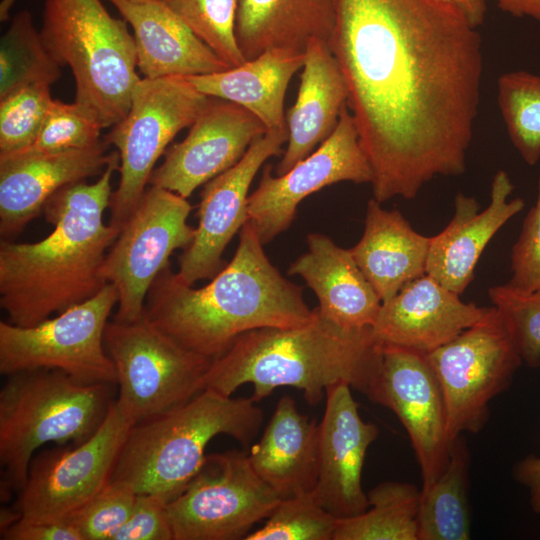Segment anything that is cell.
<instances>
[{"mask_svg": "<svg viewBox=\"0 0 540 540\" xmlns=\"http://www.w3.org/2000/svg\"><path fill=\"white\" fill-rule=\"evenodd\" d=\"M477 28L442 0H337L328 45L378 202L466 171L483 77Z\"/></svg>", "mask_w": 540, "mask_h": 540, "instance_id": "cell-1", "label": "cell"}, {"mask_svg": "<svg viewBox=\"0 0 540 540\" xmlns=\"http://www.w3.org/2000/svg\"><path fill=\"white\" fill-rule=\"evenodd\" d=\"M117 151V150H116ZM118 152L99 179L68 185L43 211L54 230L34 243L0 241V306L9 323L30 327L96 295L103 264L120 228L104 222Z\"/></svg>", "mask_w": 540, "mask_h": 540, "instance_id": "cell-2", "label": "cell"}, {"mask_svg": "<svg viewBox=\"0 0 540 540\" xmlns=\"http://www.w3.org/2000/svg\"><path fill=\"white\" fill-rule=\"evenodd\" d=\"M315 313L302 288L270 262L248 220L233 258L210 283L193 288L168 266L148 291L144 315L185 349L215 360L245 332L302 326Z\"/></svg>", "mask_w": 540, "mask_h": 540, "instance_id": "cell-3", "label": "cell"}, {"mask_svg": "<svg viewBox=\"0 0 540 540\" xmlns=\"http://www.w3.org/2000/svg\"><path fill=\"white\" fill-rule=\"evenodd\" d=\"M291 328L266 327L240 335L212 361L204 389L231 396L244 384L260 402L282 386L303 392L310 405L320 403L326 389L346 383L370 395L380 372L383 346L373 328L345 329L322 317Z\"/></svg>", "mask_w": 540, "mask_h": 540, "instance_id": "cell-4", "label": "cell"}, {"mask_svg": "<svg viewBox=\"0 0 540 540\" xmlns=\"http://www.w3.org/2000/svg\"><path fill=\"white\" fill-rule=\"evenodd\" d=\"M256 403L251 397L232 398L205 389L178 407L135 423L111 480L170 502L198 473L215 436L225 434L244 448L251 446L264 420Z\"/></svg>", "mask_w": 540, "mask_h": 540, "instance_id": "cell-5", "label": "cell"}, {"mask_svg": "<svg viewBox=\"0 0 540 540\" xmlns=\"http://www.w3.org/2000/svg\"><path fill=\"white\" fill-rule=\"evenodd\" d=\"M113 385L82 382L55 369L8 375L0 390L2 500L22 489L41 446L76 445L94 434L114 402Z\"/></svg>", "mask_w": 540, "mask_h": 540, "instance_id": "cell-6", "label": "cell"}, {"mask_svg": "<svg viewBox=\"0 0 540 540\" xmlns=\"http://www.w3.org/2000/svg\"><path fill=\"white\" fill-rule=\"evenodd\" d=\"M40 32L54 60L71 69L75 102L104 128L123 119L142 78L128 23L101 0H44Z\"/></svg>", "mask_w": 540, "mask_h": 540, "instance_id": "cell-7", "label": "cell"}, {"mask_svg": "<svg viewBox=\"0 0 540 540\" xmlns=\"http://www.w3.org/2000/svg\"><path fill=\"white\" fill-rule=\"evenodd\" d=\"M209 101L186 77L141 78L127 114L104 138L120 160L119 184L109 206L111 224L122 228L144 194L157 160Z\"/></svg>", "mask_w": 540, "mask_h": 540, "instance_id": "cell-8", "label": "cell"}, {"mask_svg": "<svg viewBox=\"0 0 540 540\" xmlns=\"http://www.w3.org/2000/svg\"><path fill=\"white\" fill-rule=\"evenodd\" d=\"M426 355L444 397L451 446L464 432L476 434L484 428L490 402L511 386L523 364L494 306L476 324Z\"/></svg>", "mask_w": 540, "mask_h": 540, "instance_id": "cell-9", "label": "cell"}, {"mask_svg": "<svg viewBox=\"0 0 540 540\" xmlns=\"http://www.w3.org/2000/svg\"><path fill=\"white\" fill-rule=\"evenodd\" d=\"M118 303L113 285L34 326L0 321V372L61 370L87 383L117 384L114 364L104 345L109 315Z\"/></svg>", "mask_w": 540, "mask_h": 540, "instance_id": "cell-10", "label": "cell"}, {"mask_svg": "<svg viewBox=\"0 0 540 540\" xmlns=\"http://www.w3.org/2000/svg\"><path fill=\"white\" fill-rule=\"evenodd\" d=\"M104 345L116 370L117 399L137 422L178 407L205 390L213 360L185 349L145 315L131 323L108 322Z\"/></svg>", "mask_w": 540, "mask_h": 540, "instance_id": "cell-11", "label": "cell"}, {"mask_svg": "<svg viewBox=\"0 0 540 540\" xmlns=\"http://www.w3.org/2000/svg\"><path fill=\"white\" fill-rule=\"evenodd\" d=\"M281 501L244 450L206 455L186 488L167 505L173 540H240Z\"/></svg>", "mask_w": 540, "mask_h": 540, "instance_id": "cell-12", "label": "cell"}, {"mask_svg": "<svg viewBox=\"0 0 540 540\" xmlns=\"http://www.w3.org/2000/svg\"><path fill=\"white\" fill-rule=\"evenodd\" d=\"M136 422L128 409L114 400L90 438L33 457L13 508L26 520L65 521L111 481L118 456Z\"/></svg>", "mask_w": 540, "mask_h": 540, "instance_id": "cell-13", "label": "cell"}, {"mask_svg": "<svg viewBox=\"0 0 540 540\" xmlns=\"http://www.w3.org/2000/svg\"><path fill=\"white\" fill-rule=\"evenodd\" d=\"M187 198L150 185L107 252L103 276L118 295L115 321L131 323L144 316L148 291L177 249H186L196 229L187 223Z\"/></svg>", "mask_w": 540, "mask_h": 540, "instance_id": "cell-14", "label": "cell"}, {"mask_svg": "<svg viewBox=\"0 0 540 540\" xmlns=\"http://www.w3.org/2000/svg\"><path fill=\"white\" fill-rule=\"evenodd\" d=\"M266 165L248 197V216L263 243H269L293 222L299 203L339 182L370 183L373 173L361 146L353 116L345 105L331 135L289 171L273 176Z\"/></svg>", "mask_w": 540, "mask_h": 540, "instance_id": "cell-15", "label": "cell"}, {"mask_svg": "<svg viewBox=\"0 0 540 540\" xmlns=\"http://www.w3.org/2000/svg\"><path fill=\"white\" fill-rule=\"evenodd\" d=\"M382 346L380 372L368 399L391 410L405 428L424 490L445 469L451 449L442 390L426 354Z\"/></svg>", "mask_w": 540, "mask_h": 540, "instance_id": "cell-16", "label": "cell"}, {"mask_svg": "<svg viewBox=\"0 0 540 540\" xmlns=\"http://www.w3.org/2000/svg\"><path fill=\"white\" fill-rule=\"evenodd\" d=\"M288 129L268 130L255 139L231 168L204 184L198 205V227L192 243L179 257L177 278L193 285L212 279L225 265L223 252L249 220L248 192L264 162L280 155Z\"/></svg>", "mask_w": 540, "mask_h": 540, "instance_id": "cell-17", "label": "cell"}, {"mask_svg": "<svg viewBox=\"0 0 540 540\" xmlns=\"http://www.w3.org/2000/svg\"><path fill=\"white\" fill-rule=\"evenodd\" d=\"M266 132L263 123L247 109L210 97L186 137L166 150L149 185L188 198L196 188L234 166L251 143Z\"/></svg>", "mask_w": 540, "mask_h": 540, "instance_id": "cell-18", "label": "cell"}, {"mask_svg": "<svg viewBox=\"0 0 540 540\" xmlns=\"http://www.w3.org/2000/svg\"><path fill=\"white\" fill-rule=\"evenodd\" d=\"M325 395V411L319 423L318 479L312 494L326 511L347 518L368 508L362 471L379 429L361 418L348 384L332 385Z\"/></svg>", "mask_w": 540, "mask_h": 540, "instance_id": "cell-19", "label": "cell"}, {"mask_svg": "<svg viewBox=\"0 0 540 540\" xmlns=\"http://www.w3.org/2000/svg\"><path fill=\"white\" fill-rule=\"evenodd\" d=\"M105 141L78 149L0 158V234H19L60 189L101 174L117 151Z\"/></svg>", "mask_w": 540, "mask_h": 540, "instance_id": "cell-20", "label": "cell"}, {"mask_svg": "<svg viewBox=\"0 0 540 540\" xmlns=\"http://www.w3.org/2000/svg\"><path fill=\"white\" fill-rule=\"evenodd\" d=\"M513 190L509 174L499 170L493 176L490 202L484 210L475 197L458 193L448 225L431 237L426 274L462 295L474 279L488 243L525 206L522 198L509 200Z\"/></svg>", "mask_w": 540, "mask_h": 540, "instance_id": "cell-21", "label": "cell"}, {"mask_svg": "<svg viewBox=\"0 0 540 540\" xmlns=\"http://www.w3.org/2000/svg\"><path fill=\"white\" fill-rule=\"evenodd\" d=\"M461 295L425 274L382 303L373 332L382 345L428 354L485 317L490 307Z\"/></svg>", "mask_w": 540, "mask_h": 540, "instance_id": "cell-22", "label": "cell"}, {"mask_svg": "<svg viewBox=\"0 0 540 540\" xmlns=\"http://www.w3.org/2000/svg\"><path fill=\"white\" fill-rule=\"evenodd\" d=\"M131 26L137 68L144 78L195 76L230 68L165 0H107Z\"/></svg>", "mask_w": 540, "mask_h": 540, "instance_id": "cell-23", "label": "cell"}, {"mask_svg": "<svg viewBox=\"0 0 540 540\" xmlns=\"http://www.w3.org/2000/svg\"><path fill=\"white\" fill-rule=\"evenodd\" d=\"M307 244V252L291 263L287 273L301 276L313 290L320 315L345 329L373 327L382 301L350 249L320 233L309 234Z\"/></svg>", "mask_w": 540, "mask_h": 540, "instance_id": "cell-24", "label": "cell"}, {"mask_svg": "<svg viewBox=\"0 0 540 540\" xmlns=\"http://www.w3.org/2000/svg\"><path fill=\"white\" fill-rule=\"evenodd\" d=\"M347 100L348 89L328 42L311 40L305 49L296 101L287 113V147L276 175L289 171L331 135Z\"/></svg>", "mask_w": 540, "mask_h": 540, "instance_id": "cell-25", "label": "cell"}, {"mask_svg": "<svg viewBox=\"0 0 540 540\" xmlns=\"http://www.w3.org/2000/svg\"><path fill=\"white\" fill-rule=\"evenodd\" d=\"M248 458L257 475L281 499L312 493L319 471V424L282 396Z\"/></svg>", "mask_w": 540, "mask_h": 540, "instance_id": "cell-26", "label": "cell"}, {"mask_svg": "<svg viewBox=\"0 0 540 540\" xmlns=\"http://www.w3.org/2000/svg\"><path fill=\"white\" fill-rule=\"evenodd\" d=\"M381 204L368 201L363 234L350 252L384 303L426 274L431 237L414 230L399 210Z\"/></svg>", "mask_w": 540, "mask_h": 540, "instance_id": "cell-27", "label": "cell"}, {"mask_svg": "<svg viewBox=\"0 0 540 540\" xmlns=\"http://www.w3.org/2000/svg\"><path fill=\"white\" fill-rule=\"evenodd\" d=\"M337 0H240L235 34L246 61L270 49L305 53L313 39L328 42Z\"/></svg>", "mask_w": 540, "mask_h": 540, "instance_id": "cell-28", "label": "cell"}, {"mask_svg": "<svg viewBox=\"0 0 540 540\" xmlns=\"http://www.w3.org/2000/svg\"><path fill=\"white\" fill-rule=\"evenodd\" d=\"M305 53L270 49L238 67L187 76L201 93L227 100L254 114L268 130L287 128L284 101L293 75L302 68Z\"/></svg>", "mask_w": 540, "mask_h": 540, "instance_id": "cell-29", "label": "cell"}, {"mask_svg": "<svg viewBox=\"0 0 540 540\" xmlns=\"http://www.w3.org/2000/svg\"><path fill=\"white\" fill-rule=\"evenodd\" d=\"M471 454L465 438L453 442L445 469L421 490L417 515L418 540L471 538L469 469Z\"/></svg>", "mask_w": 540, "mask_h": 540, "instance_id": "cell-30", "label": "cell"}, {"mask_svg": "<svg viewBox=\"0 0 540 540\" xmlns=\"http://www.w3.org/2000/svg\"><path fill=\"white\" fill-rule=\"evenodd\" d=\"M420 496L411 483H379L367 493L364 512L338 518L333 540H418Z\"/></svg>", "mask_w": 540, "mask_h": 540, "instance_id": "cell-31", "label": "cell"}, {"mask_svg": "<svg viewBox=\"0 0 540 540\" xmlns=\"http://www.w3.org/2000/svg\"><path fill=\"white\" fill-rule=\"evenodd\" d=\"M0 44V97L29 84L52 85L61 77L62 67L49 53L28 10L14 15Z\"/></svg>", "mask_w": 540, "mask_h": 540, "instance_id": "cell-32", "label": "cell"}, {"mask_svg": "<svg viewBox=\"0 0 540 540\" xmlns=\"http://www.w3.org/2000/svg\"><path fill=\"white\" fill-rule=\"evenodd\" d=\"M497 103L511 143L530 166L540 160V75L525 70L503 73Z\"/></svg>", "mask_w": 540, "mask_h": 540, "instance_id": "cell-33", "label": "cell"}, {"mask_svg": "<svg viewBox=\"0 0 540 540\" xmlns=\"http://www.w3.org/2000/svg\"><path fill=\"white\" fill-rule=\"evenodd\" d=\"M240 0H165L167 5L230 68L246 62L236 40Z\"/></svg>", "mask_w": 540, "mask_h": 540, "instance_id": "cell-34", "label": "cell"}, {"mask_svg": "<svg viewBox=\"0 0 540 540\" xmlns=\"http://www.w3.org/2000/svg\"><path fill=\"white\" fill-rule=\"evenodd\" d=\"M50 87L29 84L0 97V158L21 152L34 142L53 100Z\"/></svg>", "mask_w": 540, "mask_h": 540, "instance_id": "cell-35", "label": "cell"}, {"mask_svg": "<svg viewBox=\"0 0 540 540\" xmlns=\"http://www.w3.org/2000/svg\"><path fill=\"white\" fill-rule=\"evenodd\" d=\"M266 520L245 540H333L338 518L309 493L281 499Z\"/></svg>", "mask_w": 540, "mask_h": 540, "instance_id": "cell-36", "label": "cell"}, {"mask_svg": "<svg viewBox=\"0 0 540 540\" xmlns=\"http://www.w3.org/2000/svg\"><path fill=\"white\" fill-rule=\"evenodd\" d=\"M102 129L104 127L99 119L80 104L75 101L65 103L53 99L34 142L28 148L13 155L57 152L93 146L101 141Z\"/></svg>", "mask_w": 540, "mask_h": 540, "instance_id": "cell-37", "label": "cell"}, {"mask_svg": "<svg viewBox=\"0 0 540 540\" xmlns=\"http://www.w3.org/2000/svg\"><path fill=\"white\" fill-rule=\"evenodd\" d=\"M137 495L128 483L111 480L65 521L83 540H113L129 518Z\"/></svg>", "mask_w": 540, "mask_h": 540, "instance_id": "cell-38", "label": "cell"}, {"mask_svg": "<svg viewBox=\"0 0 540 540\" xmlns=\"http://www.w3.org/2000/svg\"><path fill=\"white\" fill-rule=\"evenodd\" d=\"M488 296L502 315L523 363L540 368V291L521 292L503 284L490 287Z\"/></svg>", "mask_w": 540, "mask_h": 540, "instance_id": "cell-39", "label": "cell"}, {"mask_svg": "<svg viewBox=\"0 0 540 540\" xmlns=\"http://www.w3.org/2000/svg\"><path fill=\"white\" fill-rule=\"evenodd\" d=\"M510 262L511 278L507 285L521 292L540 291V173L536 201L523 220Z\"/></svg>", "mask_w": 540, "mask_h": 540, "instance_id": "cell-40", "label": "cell"}, {"mask_svg": "<svg viewBox=\"0 0 540 540\" xmlns=\"http://www.w3.org/2000/svg\"><path fill=\"white\" fill-rule=\"evenodd\" d=\"M168 503L158 494H138L129 518L113 540H173Z\"/></svg>", "mask_w": 540, "mask_h": 540, "instance_id": "cell-41", "label": "cell"}, {"mask_svg": "<svg viewBox=\"0 0 540 540\" xmlns=\"http://www.w3.org/2000/svg\"><path fill=\"white\" fill-rule=\"evenodd\" d=\"M2 540H83L68 522H41L20 518L0 530Z\"/></svg>", "mask_w": 540, "mask_h": 540, "instance_id": "cell-42", "label": "cell"}, {"mask_svg": "<svg viewBox=\"0 0 540 540\" xmlns=\"http://www.w3.org/2000/svg\"><path fill=\"white\" fill-rule=\"evenodd\" d=\"M514 480L525 487L532 511L540 515V456L527 455L512 467Z\"/></svg>", "mask_w": 540, "mask_h": 540, "instance_id": "cell-43", "label": "cell"}, {"mask_svg": "<svg viewBox=\"0 0 540 540\" xmlns=\"http://www.w3.org/2000/svg\"><path fill=\"white\" fill-rule=\"evenodd\" d=\"M498 8L514 17H528L540 24V0H492Z\"/></svg>", "mask_w": 540, "mask_h": 540, "instance_id": "cell-44", "label": "cell"}, {"mask_svg": "<svg viewBox=\"0 0 540 540\" xmlns=\"http://www.w3.org/2000/svg\"><path fill=\"white\" fill-rule=\"evenodd\" d=\"M460 7L475 27L482 24L486 11L485 0H460Z\"/></svg>", "mask_w": 540, "mask_h": 540, "instance_id": "cell-45", "label": "cell"}, {"mask_svg": "<svg viewBox=\"0 0 540 540\" xmlns=\"http://www.w3.org/2000/svg\"><path fill=\"white\" fill-rule=\"evenodd\" d=\"M15 0H3L0 5V18L1 21L9 18V11Z\"/></svg>", "mask_w": 540, "mask_h": 540, "instance_id": "cell-46", "label": "cell"}, {"mask_svg": "<svg viewBox=\"0 0 540 540\" xmlns=\"http://www.w3.org/2000/svg\"><path fill=\"white\" fill-rule=\"evenodd\" d=\"M442 1L449 2V3H454V4H457L458 6H460V0H442Z\"/></svg>", "mask_w": 540, "mask_h": 540, "instance_id": "cell-47", "label": "cell"}]
</instances>
